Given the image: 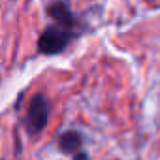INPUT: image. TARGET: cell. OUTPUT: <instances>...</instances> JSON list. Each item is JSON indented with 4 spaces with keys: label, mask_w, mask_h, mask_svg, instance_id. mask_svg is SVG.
<instances>
[{
    "label": "cell",
    "mask_w": 160,
    "mask_h": 160,
    "mask_svg": "<svg viewBox=\"0 0 160 160\" xmlns=\"http://www.w3.org/2000/svg\"><path fill=\"white\" fill-rule=\"evenodd\" d=\"M70 40H72V28H66L62 25H51L42 32L38 40V49L43 55H57L64 51Z\"/></svg>",
    "instance_id": "6da1fadb"
},
{
    "label": "cell",
    "mask_w": 160,
    "mask_h": 160,
    "mask_svg": "<svg viewBox=\"0 0 160 160\" xmlns=\"http://www.w3.org/2000/svg\"><path fill=\"white\" fill-rule=\"evenodd\" d=\"M49 121V102L43 94H36L28 106V115H27V126L30 134H36L45 128Z\"/></svg>",
    "instance_id": "7a4b0ae2"
},
{
    "label": "cell",
    "mask_w": 160,
    "mask_h": 160,
    "mask_svg": "<svg viewBox=\"0 0 160 160\" xmlns=\"http://www.w3.org/2000/svg\"><path fill=\"white\" fill-rule=\"evenodd\" d=\"M47 12H49V15L55 19L57 25H62V27H66V28H72V27L75 25L73 15L70 13V10L66 8L64 2H55V4H51Z\"/></svg>",
    "instance_id": "3957f363"
},
{
    "label": "cell",
    "mask_w": 160,
    "mask_h": 160,
    "mask_svg": "<svg viewBox=\"0 0 160 160\" xmlns=\"http://www.w3.org/2000/svg\"><path fill=\"white\" fill-rule=\"evenodd\" d=\"M58 145H60V149L64 151V152H75L79 147H81V136H79L77 132H73V130H70V132H64L62 136H60V139H58Z\"/></svg>",
    "instance_id": "277c9868"
}]
</instances>
